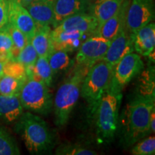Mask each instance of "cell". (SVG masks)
<instances>
[{
    "instance_id": "cell-1",
    "label": "cell",
    "mask_w": 155,
    "mask_h": 155,
    "mask_svg": "<svg viewBox=\"0 0 155 155\" xmlns=\"http://www.w3.org/2000/svg\"><path fill=\"white\" fill-rule=\"evenodd\" d=\"M154 108V94L140 92L127 104L120 124L121 140L125 146H132L150 134V119Z\"/></svg>"
},
{
    "instance_id": "cell-2",
    "label": "cell",
    "mask_w": 155,
    "mask_h": 155,
    "mask_svg": "<svg viewBox=\"0 0 155 155\" xmlns=\"http://www.w3.org/2000/svg\"><path fill=\"white\" fill-rule=\"evenodd\" d=\"M122 91L112 85L107 88L95 106V125L98 141L109 143L113 141L119 128V110Z\"/></svg>"
},
{
    "instance_id": "cell-3",
    "label": "cell",
    "mask_w": 155,
    "mask_h": 155,
    "mask_svg": "<svg viewBox=\"0 0 155 155\" xmlns=\"http://www.w3.org/2000/svg\"><path fill=\"white\" fill-rule=\"evenodd\" d=\"M15 131L30 154H44L53 147V136L47 123L32 112H23L15 122Z\"/></svg>"
},
{
    "instance_id": "cell-4",
    "label": "cell",
    "mask_w": 155,
    "mask_h": 155,
    "mask_svg": "<svg viewBox=\"0 0 155 155\" xmlns=\"http://www.w3.org/2000/svg\"><path fill=\"white\" fill-rule=\"evenodd\" d=\"M88 68L76 66L74 72L64 81L56 92L53 100L55 123L58 127L68 124L73 108L81 95V88Z\"/></svg>"
},
{
    "instance_id": "cell-5",
    "label": "cell",
    "mask_w": 155,
    "mask_h": 155,
    "mask_svg": "<svg viewBox=\"0 0 155 155\" xmlns=\"http://www.w3.org/2000/svg\"><path fill=\"white\" fill-rule=\"evenodd\" d=\"M24 109L42 116H47L53 107V99L49 87L35 76L33 71L28 75L19 94Z\"/></svg>"
},
{
    "instance_id": "cell-6",
    "label": "cell",
    "mask_w": 155,
    "mask_h": 155,
    "mask_svg": "<svg viewBox=\"0 0 155 155\" xmlns=\"http://www.w3.org/2000/svg\"><path fill=\"white\" fill-rule=\"evenodd\" d=\"M114 67L101 60L88 69L82 82L81 95L88 103L92 111L111 83Z\"/></svg>"
},
{
    "instance_id": "cell-7",
    "label": "cell",
    "mask_w": 155,
    "mask_h": 155,
    "mask_svg": "<svg viewBox=\"0 0 155 155\" xmlns=\"http://www.w3.org/2000/svg\"><path fill=\"white\" fill-rule=\"evenodd\" d=\"M110 40L96 34L83 42L75 56L76 66L90 68L93 65L103 60L109 46Z\"/></svg>"
},
{
    "instance_id": "cell-8",
    "label": "cell",
    "mask_w": 155,
    "mask_h": 155,
    "mask_svg": "<svg viewBox=\"0 0 155 155\" xmlns=\"http://www.w3.org/2000/svg\"><path fill=\"white\" fill-rule=\"evenodd\" d=\"M144 62L140 55L133 53L127 54L114 67L111 84L120 91L138 75L144 69Z\"/></svg>"
},
{
    "instance_id": "cell-9",
    "label": "cell",
    "mask_w": 155,
    "mask_h": 155,
    "mask_svg": "<svg viewBox=\"0 0 155 155\" xmlns=\"http://www.w3.org/2000/svg\"><path fill=\"white\" fill-rule=\"evenodd\" d=\"M154 9L152 0H131L126 18V29L133 34L152 22Z\"/></svg>"
},
{
    "instance_id": "cell-10",
    "label": "cell",
    "mask_w": 155,
    "mask_h": 155,
    "mask_svg": "<svg viewBox=\"0 0 155 155\" xmlns=\"http://www.w3.org/2000/svg\"><path fill=\"white\" fill-rule=\"evenodd\" d=\"M134 51L132 36L124 28L110 41L109 46L103 60L114 67L122 58Z\"/></svg>"
},
{
    "instance_id": "cell-11",
    "label": "cell",
    "mask_w": 155,
    "mask_h": 155,
    "mask_svg": "<svg viewBox=\"0 0 155 155\" xmlns=\"http://www.w3.org/2000/svg\"><path fill=\"white\" fill-rule=\"evenodd\" d=\"M7 2L9 23L22 31L30 41L37 30L33 19L27 9L15 0H7Z\"/></svg>"
},
{
    "instance_id": "cell-12",
    "label": "cell",
    "mask_w": 155,
    "mask_h": 155,
    "mask_svg": "<svg viewBox=\"0 0 155 155\" xmlns=\"http://www.w3.org/2000/svg\"><path fill=\"white\" fill-rule=\"evenodd\" d=\"M130 2L131 0H124L118 11L100 27H98L94 34L111 41L123 29L126 28V18Z\"/></svg>"
},
{
    "instance_id": "cell-13",
    "label": "cell",
    "mask_w": 155,
    "mask_h": 155,
    "mask_svg": "<svg viewBox=\"0 0 155 155\" xmlns=\"http://www.w3.org/2000/svg\"><path fill=\"white\" fill-rule=\"evenodd\" d=\"M91 5L88 0H55L53 27H57L70 16L86 12Z\"/></svg>"
},
{
    "instance_id": "cell-14",
    "label": "cell",
    "mask_w": 155,
    "mask_h": 155,
    "mask_svg": "<svg viewBox=\"0 0 155 155\" xmlns=\"http://www.w3.org/2000/svg\"><path fill=\"white\" fill-rule=\"evenodd\" d=\"M134 48L139 55L148 57L154 52L155 25L151 22L131 34Z\"/></svg>"
},
{
    "instance_id": "cell-15",
    "label": "cell",
    "mask_w": 155,
    "mask_h": 155,
    "mask_svg": "<svg viewBox=\"0 0 155 155\" xmlns=\"http://www.w3.org/2000/svg\"><path fill=\"white\" fill-rule=\"evenodd\" d=\"M54 2L55 0H34L25 7L33 19L37 28L53 25Z\"/></svg>"
},
{
    "instance_id": "cell-16",
    "label": "cell",
    "mask_w": 155,
    "mask_h": 155,
    "mask_svg": "<svg viewBox=\"0 0 155 155\" xmlns=\"http://www.w3.org/2000/svg\"><path fill=\"white\" fill-rule=\"evenodd\" d=\"M84 35L78 30L54 29L51 32L53 49L65 50L68 53L74 51L80 47Z\"/></svg>"
},
{
    "instance_id": "cell-17",
    "label": "cell",
    "mask_w": 155,
    "mask_h": 155,
    "mask_svg": "<svg viewBox=\"0 0 155 155\" xmlns=\"http://www.w3.org/2000/svg\"><path fill=\"white\" fill-rule=\"evenodd\" d=\"M98 27V22L92 15L86 12L76 14L65 18L55 29L59 30H73L86 33H94Z\"/></svg>"
},
{
    "instance_id": "cell-18",
    "label": "cell",
    "mask_w": 155,
    "mask_h": 155,
    "mask_svg": "<svg viewBox=\"0 0 155 155\" xmlns=\"http://www.w3.org/2000/svg\"><path fill=\"white\" fill-rule=\"evenodd\" d=\"M23 108L19 95L5 96L0 94V120L7 124L15 123L20 117Z\"/></svg>"
},
{
    "instance_id": "cell-19",
    "label": "cell",
    "mask_w": 155,
    "mask_h": 155,
    "mask_svg": "<svg viewBox=\"0 0 155 155\" xmlns=\"http://www.w3.org/2000/svg\"><path fill=\"white\" fill-rule=\"evenodd\" d=\"M124 0H96L93 5H91V15H92L98 22V27L111 17L115 14ZM97 27V28H98Z\"/></svg>"
},
{
    "instance_id": "cell-20",
    "label": "cell",
    "mask_w": 155,
    "mask_h": 155,
    "mask_svg": "<svg viewBox=\"0 0 155 155\" xmlns=\"http://www.w3.org/2000/svg\"><path fill=\"white\" fill-rule=\"evenodd\" d=\"M51 28L50 26H42L37 28L30 42L38 53V57H48L53 50L51 38Z\"/></svg>"
},
{
    "instance_id": "cell-21",
    "label": "cell",
    "mask_w": 155,
    "mask_h": 155,
    "mask_svg": "<svg viewBox=\"0 0 155 155\" xmlns=\"http://www.w3.org/2000/svg\"><path fill=\"white\" fill-rule=\"evenodd\" d=\"M48 59L54 75L67 71L72 63L68 52L63 50L53 49Z\"/></svg>"
},
{
    "instance_id": "cell-22",
    "label": "cell",
    "mask_w": 155,
    "mask_h": 155,
    "mask_svg": "<svg viewBox=\"0 0 155 155\" xmlns=\"http://www.w3.org/2000/svg\"><path fill=\"white\" fill-rule=\"evenodd\" d=\"M20 154L18 144L7 128L0 125V155Z\"/></svg>"
},
{
    "instance_id": "cell-23",
    "label": "cell",
    "mask_w": 155,
    "mask_h": 155,
    "mask_svg": "<svg viewBox=\"0 0 155 155\" xmlns=\"http://www.w3.org/2000/svg\"><path fill=\"white\" fill-rule=\"evenodd\" d=\"M33 74L38 78L43 81L48 87L53 84V72L50 67L48 57H38L33 67Z\"/></svg>"
},
{
    "instance_id": "cell-24",
    "label": "cell",
    "mask_w": 155,
    "mask_h": 155,
    "mask_svg": "<svg viewBox=\"0 0 155 155\" xmlns=\"http://www.w3.org/2000/svg\"><path fill=\"white\" fill-rule=\"evenodd\" d=\"M25 81L3 75L0 77V94L5 96L19 95Z\"/></svg>"
},
{
    "instance_id": "cell-25",
    "label": "cell",
    "mask_w": 155,
    "mask_h": 155,
    "mask_svg": "<svg viewBox=\"0 0 155 155\" xmlns=\"http://www.w3.org/2000/svg\"><path fill=\"white\" fill-rule=\"evenodd\" d=\"M5 30L9 32L12 40L13 45H14L12 50V55L15 60L19 51L26 45L29 40L22 31L19 30V29H17L16 27H15L10 23H8Z\"/></svg>"
},
{
    "instance_id": "cell-26",
    "label": "cell",
    "mask_w": 155,
    "mask_h": 155,
    "mask_svg": "<svg viewBox=\"0 0 155 155\" xmlns=\"http://www.w3.org/2000/svg\"><path fill=\"white\" fill-rule=\"evenodd\" d=\"M38 58V55L36 50L31 44V42L28 41L26 45L19 51L15 60L22 63L26 68H30L34 67Z\"/></svg>"
},
{
    "instance_id": "cell-27",
    "label": "cell",
    "mask_w": 155,
    "mask_h": 155,
    "mask_svg": "<svg viewBox=\"0 0 155 155\" xmlns=\"http://www.w3.org/2000/svg\"><path fill=\"white\" fill-rule=\"evenodd\" d=\"M58 155H96L95 151L87 149L78 144H63L56 149Z\"/></svg>"
},
{
    "instance_id": "cell-28",
    "label": "cell",
    "mask_w": 155,
    "mask_h": 155,
    "mask_svg": "<svg viewBox=\"0 0 155 155\" xmlns=\"http://www.w3.org/2000/svg\"><path fill=\"white\" fill-rule=\"evenodd\" d=\"M131 153L134 155H154L155 154V138L154 136L144 137L135 143Z\"/></svg>"
},
{
    "instance_id": "cell-29",
    "label": "cell",
    "mask_w": 155,
    "mask_h": 155,
    "mask_svg": "<svg viewBox=\"0 0 155 155\" xmlns=\"http://www.w3.org/2000/svg\"><path fill=\"white\" fill-rule=\"evenodd\" d=\"M4 75L15 78L23 81L27 79L26 68L15 60H11L7 62L4 65Z\"/></svg>"
},
{
    "instance_id": "cell-30",
    "label": "cell",
    "mask_w": 155,
    "mask_h": 155,
    "mask_svg": "<svg viewBox=\"0 0 155 155\" xmlns=\"http://www.w3.org/2000/svg\"><path fill=\"white\" fill-rule=\"evenodd\" d=\"M13 47L12 40L9 32L6 30H0V51L12 53Z\"/></svg>"
},
{
    "instance_id": "cell-31",
    "label": "cell",
    "mask_w": 155,
    "mask_h": 155,
    "mask_svg": "<svg viewBox=\"0 0 155 155\" xmlns=\"http://www.w3.org/2000/svg\"><path fill=\"white\" fill-rule=\"evenodd\" d=\"M8 23V2L0 0V30H5Z\"/></svg>"
},
{
    "instance_id": "cell-32",
    "label": "cell",
    "mask_w": 155,
    "mask_h": 155,
    "mask_svg": "<svg viewBox=\"0 0 155 155\" xmlns=\"http://www.w3.org/2000/svg\"><path fill=\"white\" fill-rule=\"evenodd\" d=\"M150 130L151 133H154L155 131V108L153 109L150 115Z\"/></svg>"
},
{
    "instance_id": "cell-33",
    "label": "cell",
    "mask_w": 155,
    "mask_h": 155,
    "mask_svg": "<svg viewBox=\"0 0 155 155\" xmlns=\"http://www.w3.org/2000/svg\"><path fill=\"white\" fill-rule=\"evenodd\" d=\"M15 1L17 2V3H19V5L23 6V7H26L29 4L32 2L34 1V0H15Z\"/></svg>"
},
{
    "instance_id": "cell-34",
    "label": "cell",
    "mask_w": 155,
    "mask_h": 155,
    "mask_svg": "<svg viewBox=\"0 0 155 155\" xmlns=\"http://www.w3.org/2000/svg\"><path fill=\"white\" fill-rule=\"evenodd\" d=\"M5 62L0 59V77L4 75L3 69H4V65H5Z\"/></svg>"
},
{
    "instance_id": "cell-35",
    "label": "cell",
    "mask_w": 155,
    "mask_h": 155,
    "mask_svg": "<svg viewBox=\"0 0 155 155\" xmlns=\"http://www.w3.org/2000/svg\"><path fill=\"white\" fill-rule=\"evenodd\" d=\"M88 1H90V2H91V1H92V0H88Z\"/></svg>"
}]
</instances>
